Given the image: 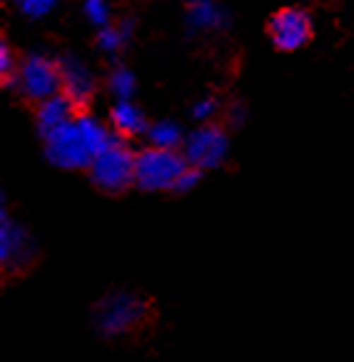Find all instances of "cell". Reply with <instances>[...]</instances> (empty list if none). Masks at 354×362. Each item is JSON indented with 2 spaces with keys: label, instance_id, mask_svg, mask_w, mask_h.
Returning <instances> with one entry per match:
<instances>
[{
  "label": "cell",
  "instance_id": "obj_20",
  "mask_svg": "<svg viewBox=\"0 0 354 362\" xmlns=\"http://www.w3.org/2000/svg\"><path fill=\"white\" fill-rule=\"evenodd\" d=\"M200 180H202V173L200 170H195V168H187L185 170V175L180 177V182H177V190L175 192H190V190H195L197 185H200Z\"/></svg>",
  "mask_w": 354,
  "mask_h": 362
},
{
  "label": "cell",
  "instance_id": "obj_8",
  "mask_svg": "<svg viewBox=\"0 0 354 362\" xmlns=\"http://www.w3.org/2000/svg\"><path fill=\"white\" fill-rule=\"evenodd\" d=\"M267 33H270L272 43L277 50H300L305 43H309L312 37V18L307 16L300 8H282L267 23Z\"/></svg>",
  "mask_w": 354,
  "mask_h": 362
},
{
  "label": "cell",
  "instance_id": "obj_12",
  "mask_svg": "<svg viewBox=\"0 0 354 362\" xmlns=\"http://www.w3.org/2000/svg\"><path fill=\"white\" fill-rule=\"evenodd\" d=\"M110 123H112V133L120 140L148 135V130H150V123L145 120V112L132 100L115 103V107L110 110Z\"/></svg>",
  "mask_w": 354,
  "mask_h": 362
},
{
  "label": "cell",
  "instance_id": "obj_1",
  "mask_svg": "<svg viewBox=\"0 0 354 362\" xmlns=\"http://www.w3.org/2000/svg\"><path fill=\"white\" fill-rule=\"evenodd\" d=\"M153 315L150 300L135 290H110L90 310V325L105 340L127 337L145 327Z\"/></svg>",
  "mask_w": 354,
  "mask_h": 362
},
{
  "label": "cell",
  "instance_id": "obj_5",
  "mask_svg": "<svg viewBox=\"0 0 354 362\" xmlns=\"http://www.w3.org/2000/svg\"><path fill=\"white\" fill-rule=\"evenodd\" d=\"M37 255H40V245H37L30 228L13 215L3 213V218H0V265H3V272L20 275V272L30 270Z\"/></svg>",
  "mask_w": 354,
  "mask_h": 362
},
{
  "label": "cell",
  "instance_id": "obj_21",
  "mask_svg": "<svg viewBox=\"0 0 354 362\" xmlns=\"http://www.w3.org/2000/svg\"><path fill=\"white\" fill-rule=\"evenodd\" d=\"M244 117H247V110H244L240 103H235V105L230 107V123H232V125H242Z\"/></svg>",
  "mask_w": 354,
  "mask_h": 362
},
{
  "label": "cell",
  "instance_id": "obj_9",
  "mask_svg": "<svg viewBox=\"0 0 354 362\" xmlns=\"http://www.w3.org/2000/svg\"><path fill=\"white\" fill-rule=\"evenodd\" d=\"M58 63L60 73H63V95H68L75 107H83L95 90V80H93L90 70L85 68V63H80L75 55L58 58Z\"/></svg>",
  "mask_w": 354,
  "mask_h": 362
},
{
  "label": "cell",
  "instance_id": "obj_3",
  "mask_svg": "<svg viewBox=\"0 0 354 362\" xmlns=\"http://www.w3.org/2000/svg\"><path fill=\"white\" fill-rule=\"evenodd\" d=\"M135 160H138V153H132L125 140L117 138L90 163L88 168L90 182L105 195H120L130 190L135 185Z\"/></svg>",
  "mask_w": 354,
  "mask_h": 362
},
{
  "label": "cell",
  "instance_id": "obj_19",
  "mask_svg": "<svg viewBox=\"0 0 354 362\" xmlns=\"http://www.w3.org/2000/svg\"><path fill=\"white\" fill-rule=\"evenodd\" d=\"M217 112V100H212V98H205V100H197L195 105H192V117H195L197 123L207 125L210 123V117Z\"/></svg>",
  "mask_w": 354,
  "mask_h": 362
},
{
  "label": "cell",
  "instance_id": "obj_13",
  "mask_svg": "<svg viewBox=\"0 0 354 362\" xmlns=\"http://www.w3.org/2000/svg\"><path fill=\"white\" fill-rule=\"evenodd\" d=\"M185 138L187 135H182V128L175 120H158L148 130L150 148L160 150H180L185 145Z\"/></svg>",
  "mask_w": 354,
  "mask_h": 362
},
{
  "label": "cell",
  "instance_id": "obj_16",
  "mask_svg": "<svg viewBox=\"0 0 354 362\" xmlns=\"http://www.w3.org/2000/svg\"><path fill=\"white\" fill-rule=\"evenodd\" d=\"M18 11L23 13L30 21H37V18H45L58 8V0H16Z\"/></svg>",
  "mask_w": 354,
  "mask_h": 362
},
{
  "label": "cell",
  "instance_id": "obj_11",
  "mask_svg": "<svg viewBox=\"0 0 354 362\" xmlns=\"http://www.w3.org/2000/svg\"><path fill=\"white\" fill-rule=\"evenodd\" d=\"M75 117H78V115H75L73 100H70L68 95H63V93L48 98V100L37 103L35 123H37V130H40L42 138H45V135H50L53 130L63 128L65 123H70V120H75Z\"/></svg>",
  "mask_w": 354,
  "mask_h": 362
},
{
  "label": "cell",
  "instance_id": "obj_7",
  "mask_svg": "<svg viewBox=\"0 0 354 362\" xmlns=\"http://www.w3.org/2000/svg\"><path fill=\"white\" fill-rule=\"evenodd\" d=\"M182 155H185L187 165L195 168V170H215L228 160L230 138L220 125L207 123L187 135L185 145H182Z\"/></svg>",
  "mask_w": 354,
  "mask_h": 362
},
{
  "label": "cell",
  "instance_id": "obj_4",
  "mask_svg": "<svg viewBox=\"0 0 354 362\" xmlns=\"http://www.w3.org/2000/svg\"><path fill=\"white\" fill-rule=\"evenodd\" d=\"M11 88H16L25 100L42 103L48 98L58 95L63 90V73L60 63L50 55L30 53L20 60L18 73L13 78Z\"/></svg>",
  "mask_w": 354,
  "mask_h": 362
},
{
  "label": "cell",
  "instance_id": "obj_6",
  "mask_svg": "<svg viewBox=\"0 0 354 362\" xmlns=\"http://www.w3.org/2000/svg\"><path fill=\"white\" fill-rule=\"evenodd\" d=\"M45 143V158L50 165L60 170H88L90 163L95 160L90 145L85 140L83 130L78 125V117L65 123L63 128L53 130L50 135L42 138Z\"/></svg>",
  "mask_w": 354,
  "mask_h": 362
},
{
  "label": "cell",
  "instance_id": "obj_17",
  "mask_svg": "<svg viewBox=\"0 0 354 362\" xmlns=\"http://www.w3.org/2000/svg\"><path fill=\"white\" fill-rule=\"evenodd\" d=\"M83 13H85V18H88L93 25L100 28V30L107 28V23H110V6H107V0H85Z\"/></svg>",
  "mask_w": 354,
  "mask_h": 362
},
{
  "label": "cell",
  "instance_id": "obj_10",
  "mask_svg": "<svg viewBox=\"0 0 354 362\" xmlns=\"http://www.w3.org/2000/svg\"><path fill=\"white\" fill-rule=\"evenodd\" d=\"M230 16L217 0H187V28L190 33L225 30Z\"/></svg>",
  "mask_w": 354,
  "mask_h": 362
},
{
  "label": "cell",
  "instance_id": "obj_15",
  "mask_svg": "<svg viewBox=\"0 0 354 362\" xmlns=\"http://www.w3.org/2000/svg\"><path fill=\"white\" fill-rule=\"evenodd\" d=\"M107 88H110V93L117 100H132L138 83H135V75L127 68H115L110 73V78H107Z\"/></svg>",
  "mask_w": 354,
  "mask_h": 362
},
{
  "label": "cell",
  "instance_id": "obj_14",
  "mask_svg": "<svg viewBox=\"0 0 354 362\" xmlns=\"http://www.w3.org/2000/svg\"><path fill=\"white\" fill-rule=\"evenodd\" d=\"M130 35H132L130 21H122V23H117V25H107L98 33V48L105 55H115V53H120L122 45L130 40Z\"/></svg>",
  "mask_w": 354,
  "mask_h": 362
},
{
  "label": "cell",
  "instance_id": "obj_18",
  "mask_svg": "<svg viewBox=\"0 0 354 362\" xmlns=\"http://www.w3.org/2000/svg\"><path fill=\"white\" fill-rule=\"evenodd\" d=\"M16 73H18L16 55H13L11 45L3 40V43H0V75H3V80H6L8 86H11L13 78H16Z\"/></svg>",
  "mask_w": 354,
  "mask_h": 362
},
{
  "label": "cell",
  "instance_id": "obj_2",
  "mask_svg": "<svg viewBox=\"0 0 354 362\" xmlns=\"http://www.w3.org/2000/svg\"><path fill=\"white\" fill-rule=\"evenodd\" d=\"M187 168L182 150L145 148L135 160V187L145 192H175Z\"/></svg>",
  "mask_w": 354,
  "mask_h": 362
}]
</instances>
